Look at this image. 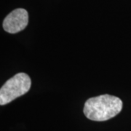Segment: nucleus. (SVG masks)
Listing matches in <instances>:
<instances>
[{
	"mask_svg": "<svg viewBox=\"0 0 131 131\" xmlns=\"http://www.w3.org/2000/svg\"><path fill=\"white\" fill-rule=\"evenodd\" d=\"M122 108V101L110 95L89 98L84 106V115L90 120L101 122L117 116Z\"/></svg>",
	"mask_w": 131,
	"mask_h": 131,
	"instance_id": "1",
	"label": "nucleus"
},
{
	"mask_svg": "<svg viewBox=\"0 0 131 131\" xmlns=\"http://www.w3.org/2000/svg\"><path fill=\"white\" fill-rule=\"evenodd\" d=\"M31 81L25 73H19L8 80L0 90V105L10 103L26 94L31 88Z\"/></svg>",
	"mask_w": 131,
	"mask_h": 131,
	"instance_id": "2",
	"label": "nucleus"
},
{
	"mask_svg": "<svg viewBox=\"0 0 131 131\" xmlns=\"http://www.w3.org/2000/svg\"><path fill=\"white\" fill-rule=\"evenodd\" d=\"M28 15L26 9L18 8L11 12L3 21V28L5 31L16 34L27 26Z\"/></svg>",
	"mask_w": 131,
	"mask_h": 131,
	"instance_id": "3",
	"label": "nucleus"
}]
</instances>
